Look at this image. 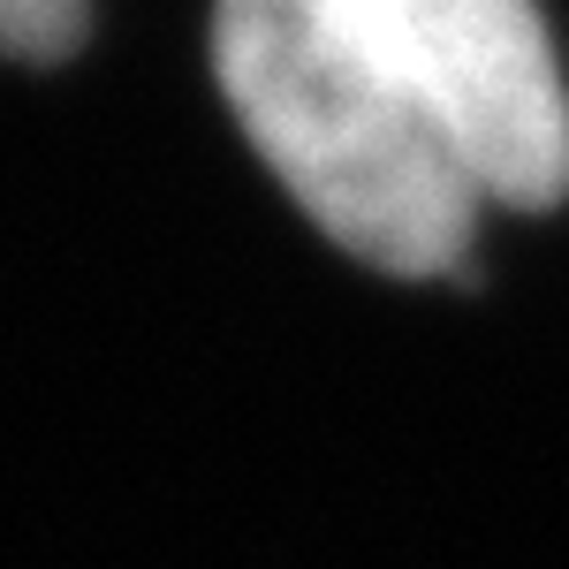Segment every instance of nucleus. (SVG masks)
<instances>
[{
  "mask_svg": "<svg viewBox=\"0 0 569 569\" xmlns=\"http://www.w3.org/2000/svg\"><path fill=\"white\" fill-rule=\"evenodd\" d=\"M213 77L281 190L350 259L426 281L471 251L493 198L365 0H213Z\"/></svg>",
  "mask_w": 569,
  "mask_h": 569,
  "instance_id": "obj_1",
  "label": "nucleus"
},
{
  "mask_svg": "<svg viewBox=\"0 0 569 569\" xmlns=\"http://www.w3.org/2000/svg\"><path fill=\"white\" fill-rule=\"evenodd\" d=\"M365 16L433 84L493 206L569 198V91L539 0H365Z\"/></svg>",
  "mask_w": 569,
  "mask_h": 569,
  "instance_id": "obj_2",
  "label": "nucleus"
},
{
  "mask_svg": "<svg viewBox=\"0 0 569 569\" xmlns=\"http://www.w3.org/2000/svg\"><path fill=\"white\" fill-rule=\"evenodd\" d=\"M77 39H84V0H0V53L61 61Z\"/></svg>",
  "mask_w": 569,
  "mask_h": 569,
  "instance_id": "obj_3",
  "label": "nucleus"
}]
</instances>
